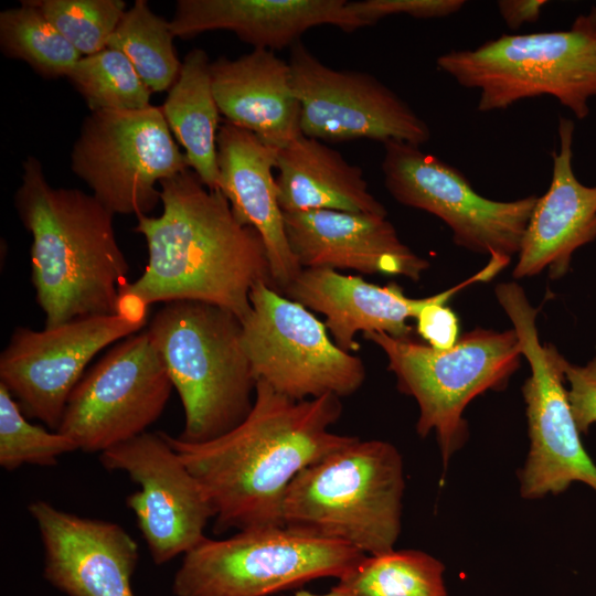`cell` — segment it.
<instances>
[{
  "mask_svg": "<svg viewBox=\"0 0 596 596\" xmlns=\"http://www.w3.org/2000/svg\"><path fill=\"white\" fill-rule=\"evenodd\" d=\"M292 596H349L344 590H342L340 587L334 585L328 593L326 594H315L309 590H299L295 593Z\"/></svg>",
  "mask_w": 596,
  "mask_h": 596,
  "instance_id": "cell-35",
  "label": "cell"
},
{
  "mask_svg": "<svg viewBox=\"0 0 596 596\" xmlns=\"http://www.w3.org/2000/svg\"><path fill=\"white\" fill-rule=\"evenodd\" d=\"M242 320V344L256 381L295 400L344 397L365 380L360 356L340 349L324 322L270 284H256Z\"/></svg>",
  "mask_w": 596,
  "mask_h": 596,
  "instance_id": "cell-10",
  "label": "cell"
},
{
  "mask_svg": "<svg viewBox=\"0 0 596 596\" xmlns=\"http://www.w3.org/2000/svg\"><path fill=\"white\" fill-rule=\"evenodd\" d=\"M574 121L560 117L549 190L539 196L526 224L513 278L549 270L552 279L570 269L573 254L596 238V185L583 184L573 169Z\"/></svg>",
  "mask_w": 596,
  "mask_h": 596,
  "instance_id": "cell-19",
  "label": "cell"
},
{
  "mask_svg": "<svg viewBox=\"0 0 596 596\" xmlns=\"http://www.w3.org/2000/svg\"><path fill=\"white\" fill-rule=\"evenodd\" d=\"M403 460L390 443L355 437L305 468L283 504L284 525L344 542L365 555L394 549L401 531Z\"/></svg>",
  "mask_w": 596,
  "mask_h": 596,
  "instance_id": "cell-5",
  "label": "cell"
},
{
  "mask_svg": "<svg viewBox=\"0 0 596 596\" xmlns=\"http://www.w3.org/2000/svg\"><path fill=\"white\" fill-rule=\"evenodd\" d=\"M363 337L386 355L398 391L416 401V432L423 438L435 433L444 468L467 440L465 408L482 393L502 390L522 358L514 329L476 328L446 350L384 332Z\"/></svg>",
  "mask_w": 596,
  "mask_h": 596,
  "instance_id": "cell-7",
  "label": "cell"
},
{
  "mask_svg": "<svg viewBox=\"0 0 596 596\" xmlns=\"http://www.w3.org/2000/svg\"><path fill=\"white\" fill-rule=\"evenodd\" d=\"M159 187L161 214L138 215L134 228L146 240L147 266L120 295L146 307L175 300L209 302L243 320L251 310L253 287L262 281L274 287L260 235L242 224L225 195L206 188L191 169Z\"/></svg>",
  "mask_w": 596,
  "mask_h": 596,
  "instance_id": "cell-2",
  "label": "cell"
},
{
  "mask_svg": "<svg viewBox=\"0 0 596 596\" xmlns=\"http://www.w3.org/2000/svg\"><path fill=\"white\" fill-rule=\"evenodd\" d=\"M0 47L45 78L67 77L83 56L31 0L0 13Z\"/></svg>",
  "mask_w": 596,
  "mask_h": 596,
  "instance_id": "cell-28",
  "label": "cell"
},
{
  "mask_svg": "<svg viewBox=\"0 0 596 596\" xmlns=\"http://www.w3.org/2000/svg\"><path fill=\"white\" fill-rule=\"evenodd\" d=\"M71 168L114 214L148 215L161 201L156 184L188 170L161 107L91 111Z\"/></svg>",
  "mask_w": 596,
  "mask_h": 596,
  "instance_id": "cell-11",
  "label": "cell"
},
{
  "mask_svg": "<svg viewBox=\"0 0 596 596\" xmlns=\"http://www.w3.org/2000/svg\"><path fill=\"white\" fill-rule=\"evenodd\" d=\"M14 207L32 236L31 281L45 327L118 313L128 262L111 213L93 194L54 188L33 156L22 162Z\"/></svg>",
  "mask_w": 596,
  "mask_h": 596,
  "instance_id": "cell-3",
  "label": "cell"
},
{
  "mask_svg": "<svg viewBox=\"0 0 596 596\" xmlns=\"http://www.w3.org/2000/svg\"><path fill=\"white\" fill-rule=\"evenodd\" d=\"M213 94L225 121L280 149L301 135L300 104L289 64L275 52L254 49L211 63Z\"/></svg>",
  "mask_w": 596,
  "mask_h": 596,
  "instance_id": "cell-23",
  "label": "cell"
},
{
  "mask_svg": "<svg viewBox=\"0 0 596 596\" xmlns=\"http://www.w3.org/2000/svg\"><path fill=\"white\" fill-rule=\"evenodd\" d=\"M564 376L568 384L567 396L579 434H587L596 424V356L585 365L565 360Z\"/></svg>",
  "mask_w": 596,
  "mask_h": 596,
  "instance_id": "cell-33",
  "label": "cell"
},
{
  "mask_svg": "<svg viewBox=\"0 0 596 596\" xmlns=\"http://www.w3.org/2000/svg\"><path fill=\"white\" fill-rule=\"evenodd\" d=\"M494 294L512 322L531 370L522 386L530 446L519 473L521 496L539 499L560 494L576 481L596 491V465L583 446L565 387L566 359L553 344L541 343L539 309L519 284H498Z\"/></svg>",
  "mask_w": 596,
  "mask_h": 596,
  "instance_id": "cell-9",
  "label": "cell"
},
{
  "mask_svg": "<svg viewBox=\"0 0 596 596\" xmlns=\"http://www.w3.org/2000/svg\"><path fill=\"white\" fill-rule=\"evenodd\" d=\"M79 450L64 434L49 432L26 419L15 398L0 384V466L15 470L22 465L51 467L64 454Z\"/></svg>",
  "mask_w": 596,
  "mask_h": 596,
  "instance_id": "cell-30",
  "label": "cell"
},
{
  "mask_svg": "<svg viewBox=\"0 0 596 596\" xmlns=\"http://www.w3.org/2000/svg\"><path fill=\"white\" fill-rule=\"evenodd\" d=\"M465 3L464 0H362L349 1V9L369 26L391 15L445 18L458 12Z\"/></svg>",
  "mask_w": 596,
  "mask_h": 596,
  "instance_id": "cell-32",
  "label": "cell"
},
{
  "mask_svg": "<svg viewBox=\"0 0 596 596\" xmlns=\"http://www.w3.org/2000/svg\"><path fill=\"white\" fill-rule=\"evenodd\" d=\"M300 104V130L321 141L371 139L421 147L430 139L428 125L375 76L339 71L296 43L288 61Z\"/></svg>",
  "mask_w": 596,
  "mask_h": 596,
  "instance_id": "cell-15",
  "label": "cell"
},
{
  "mask_svg": "<svg viewBox=\"0 0 596 596\" xmlns=\"http://www.w3.org/2000/svg\"><path fill=\"white\" fill-rule=\"evenodd\" d=\"M173 389L147 330L115 344L71 393L57 432L99 453L147 432Z\"/></svg>",
  "mask_w": 596,
  "mask_h": 596,
  "instance_id": "cell-13",
  "label": "cell"
},
{
  "mask_svg": "<svg viewBox=\"0 0 596 596\" xmlns=\"http://www.w3.org/2000/svg\"><path fill=\"white\" fill-rule=\"evenodd\" d=\"M211 63L202 49L190 51L161 106L173 137L184 148L189 167L210 190H217L220 110L213 94Z\"/></svg>",
  "mask_w": 596,
  "mask_h": 596,
  "instance_id": "cell-25",
  "label": "cell"
},
{
  "mask_svg": "<svg viewBox=\"0 0 596 596\" xmlns=\"http://www.w3.org/2000/svg\"><path fill=\"white\" fill-rule=\"evenodd\" d=\"M67 78L91 111L137 110L150 106L152 92L117 50L106 47L82 56Z\"/></svg>",
  "mask_w": 596,
  "mask_h": 596,
  "instance_id": "cell-29",
  "label": "cell"
},
{
  "mask_svg": "<svg viewBox=\"0 0 596 596\" xmlns=\"http://www.w3.org/2000/svg\"><path fill=\"white\" fill-rule=\"evenodd\" d=\"M364 553L286 525L205 538L183 555L175 596H268L322 577L341 578Z\"/></svg>",
  "mask_w": 596,
  "mask_h": 596,
  "instance_id": "cell-8",
  "label": "cell"
},
{
  "mask_svg": "<svg viewBox=\"0 0 596 596\" xmlns=\"http://www.w3.org/2000/svg\"><path fill=\"white\" fill-rule=\"evenodd\" d=\"M381 168L394 200L440 219L456 245L489 257L511 259L518 254L538 196L485 198L459 170L402 141L384 142Z\"/></svg>",
  "mask_w": 596,
  "mask_h": 596,
  "instance_id": "cell-12",
  "label": "cell"
},
{
  "mask_svg": "<svg viewBox=\"0 0 596 596\" xmlns=\"http://www.w3.org/2000/svg\"><path fill=\"white\" fill-rule=\"evenodd\" d=\"M169 23L174 36L225 30L254 49L273 52L291 49L315 26L344 32L365 26L345 0H179Z\"/></svg>",
  "mask_w": 596,
  "mask_h": 596,
  "instance_id": "cell-21",
  "label": "cell"
},
{
  "mask_svg": "<svg viewBox=\"0 0 596 596\" xmlns=\"http://www.w3.org/2000/svg\"><path fill=\"white\" fill-rule=\"evenodd\" d=\"M290 248L302 268L349 269L417 281L429 262L404 244L386 216L316 210L284 213Z\"/></svg>",
  "mask_w": 596,
  "mask_h": 596,
  "instance_id": "cell-18",
  "label": "cell"
},
{
  "mask_svg": "<svg viewBox=\"0 0 596 596\" xmlns=\"http://www.w3.org/2000/svg\"><path fill=\"white\" fill-rule=\"evenodd\" d=\"M341 414L336 395L295 400L258 380L249 414L232 430L204 443L166 437L205 492L215 534L281 526L294 479L355 438L330 429Z\"/></svg>",
  "mask_w": 596,
  "mask_h": 596,
  "instance_id": "cell-1",
  "label": "cell"
},
{
  "mask_svg": "<svg viewBox=\"0 0 596 596\" xmlns=\"http://www.w3.org/2000/svg\"><path fill=\"white\" fill-rule=\"evenodd\" d=\"M170 23L151 11L146 0H136L125 11L107 47L121 52L152 93L170 89L181 63Z\"/></svg>",
  "mask_w": 596,
  "mask_h": 596,
  "instance_id": "cell-27",
  "label": "cell"
},
{
  "mask_svg": "<svg viewBox=\"0 0 596 596\" xmlns=\"http://www.w3.org/2000/svg\"><path fill=\"white\" fill-rule=\"evenodd\" d=\"M99 460L107 470L124 471L139 485L126 504L155 564L187 554L206 538L213 508L166 433L146 432L103 451Z\"/></svg>",
  "mask_w": 596,
  "mask_h": 596,
  "instance_id": "cell-16",
  "label": "cell"
},
{
  "mask_svg": "<svg viewBox=\"0 0 596 596\" xmlns=\"http://www.w3.org/2000/svg\"><path fill=\"white\" fill-rule=\"evenodd\" d=\"M84 56L107 47L126 11L123 0H31Z\"/></svg>",
  "mask_w": 596,
  "mask_h": 596,
  "instance_id": "cell-31",
  "label": "cell"
},
{
  "mask_svg": "<svg viewBox=\"0 0 596 596\" xmlns=\"http://www.w3.org/2000/svg\"><path fill=\"white\" fill-rule=\"evenodd\" d=\"M275 170L284 213L332 210L387 216L362 169L321 140L301 134L278 149Z\"/></svg>",
  "mask_w": 596,
  "mask_h": 596,
  "instance_id": "cell-24",
  "label": "cell"
},
{
  "mask_svg": "<svg viewBox=\"0 0 596 596\" xmlns=\"http://www.w3.org/2000/svg\"><path fill=\"white\" fill-rule=\"evenodd\" d=\"M217 190L236 219L260 235L276 290L284 294L302 267L296 259L285 228L274 175L278 149L257 136L225 121L217 134Z\"/></svg>",
  "mask_w": 596,
  "mask_h": 596,
  "instance_id": "cell-20",
  "label": "cell"
},
{
  "mask_svg": "<svg viewBox=\"0 0 596 596\" xmlns=\"http://www.w3.org/2000/svg\"><path fill=\"white\" fill-rule=\"evenodd\" d=\"M436 65L460 86L479 91V111L547 95L585 119L596 98V7L568 30L504 34L475 49L451 50Z\"/></svg>",
  "mask_w": 596,
  "mask_h": 596,
  "instance_id": "cell-6",
  "label": "cell"
},
{
  "mask_svg": "<svg viewBox=\"0 0 596 596\" xmlns=\"http://www.w3.org/2000/svg\"><path fill=\"white\" fill-rule=\"evenodd\" d=\"M497 3L499 13L507 26L511 30H518L524 24L536 22L547 1L500 0Z\"/></svg>",
  "mask_w": 596,
  "mask_h": 596,
  "instance_id": "cell-34",
  "label": "cell"
},
{
  "mask_svg": "<svg viewBox=\"0 0 596 596\" xmlns=\"http://www.w3.org/2000/svg\"><path fill=\"white\" fill-rule=\"evenodd\" d=\"M445 565L417 550L365 555L336 584L349 596H448Z\"/></svg>",
  "mask_w": 596,
  "mask_h": 596,
  "instance_id": "cell-26",
  "label": "cell"
},
{
  "mask_svg": "<svg viewBox=\"0 0 596 596\" xmlns=\"http://www.w3.org/2000/svg\"><path fill=\"white\" fill-rule=\"evenodd\" d=\"M283 295L323 315L332 340L349 353L360 349L358 332L412 338L408 319L435 297L411 298L396 283L380 286L330 268H302Z\"/></svg>",
  "mask_w": 596,
  "mask_h": 596,
  "instance_id": "cell-22",
  "label": "cell"
},
{
  "mask_svg": "<svg viewBox=\"0 0 596 596\" xmlns=\"http://www.w3.org/2000/svg\"><path fill=\"white\" fill-rule=\"evenodd\" d=\"M146 330L183 406L179 439L209 441L247 417L256 379L235 313L203 301H169Z\"/></svg>",
  "mask_w": 596,
  "mask_h": 596,
  "instance_id": "cell-4",
  "label": "cell"
},
{
  "mask_svg": "<svg viewBox=\"0 0 596 596\" xmlns=\"http://www.w3.org/2000/svg\"><path fill=\"white\" fill-rule=\"evenodd\" d=\"M44 547V577L67 596H135L139 547L119 524L79 517L44 500L29 504Z\"/></svg>",
  "mask_w": 596,
  "mask_h": 596,
  "instance_id": "cell-17",
  "label": "cell"
},
{
  "mask_svg": "<svg viewBox=\"0 0 596 596\" xmlns=\"http://www.w3.org/2000/svg\"><path fill=\"white\" fill-rule=\"evenodd\" d=\"M146 324L147 317L119 311L43 330L18 327L0 355V384L26 417L57 430L68 397L93 358Z\"/></svg>",
  "mask_w": 596,
  "mask_h": 596,
  "instance_id": "cell-14",
  "label": "cell"
}]
</instances>
